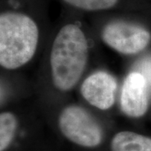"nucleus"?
Instances as JSON below:
<instances>
[{
	"label": "nucleus",
	"mask_w": 151,
	"mask_h": 151,
	"mask_svg": "<svg viewBox=\"0 0 151 151\" xmlns=\"http://www.w3.org/2000/svg\"><path fill=\"white\" fill-rule=\"evenodd\" d=\"M89 45L83 30L67 24L56 34L50 55L52 83L60 92H68L80 81L86 69Z\"/></svg>",
	"instance_id": "1"
},
{
	"label": "nucleus",
	"mask_w": 151,
	"mask_h": 151,
	"mask_svg": "<svg viewBox=\"0 0 151 151\" xmlns=\"http://www.w3.org/2000/svg\"><path fill=\"white\" fill-rule=\"evenodd\" d=\"M19 131V120L12 112L0 114V151H9L16 141Z\"/></svg>",
	"instance_id": "8"
},
{
	"label": "nucleus",
	"mask_w": 151,
	"mask_h": 151,
	"mask_svg": "<svg viewBox=\"0 0 151 151\" xmlns=\"http://www.w3.org/2000/svg\"><path fill=\"white\" fill-rule=\"evenodd\" d=\"M102 40L108 47L120 54H138L149 45L151 35L145 28L131 22L114 20L102 30Z\"/></svg>",
	"instance_id": "4"
},
{
	"label": "nucleus",
	"mask_w": 151,
	"mask_h": 151,
	"mask_svg": "<svg viewBox=\"0 0 151 151\" xmlns=\"http://www.w3.org/2000/svg\"><path fill=\"white\" fill-rule=\"evenodd\" d=\"M40 32L30 16L7 11L0 15V65L16 70L29 62L35 55Z\"/></svg>",
	"instance_id": "2"
},
{
	"label": "nucleus",
	"mask_w": 151,
	"mask_h": 151,
	"mask_svg": "<svg viewBox=\"0 0 151 151\" xmlns=\"http://www.w3.org/2000/svg\"><path fill=\"white\" fill-rule=\"evenodd\" d=\"M58 129L68 142L86 150H96L105 140L103 125L80 105L70 104L63 108L57 119Z\"/></svg>",
	"instance_id": "3"
},
{
	"label": "nucleus",
	"mask_w": 151,
	"mask_h": 151,
	"mask_svg": "<svg viewBox=\"0 0 151 151\" xmlns=\"http://www.w3.org/2000/svg\"><path fill=\"white\" fill-rule=\"evenodd\" d=\"M148 82L139 71H132L123 84L120 106L123 113L133 119L143 117L149 108Z\"/></svg>",
	"instance_id": "6"
},
{
	"label": "nucleus",
	"mask_w": 151,
	"mask_h": 151,
	"mask_svg": "<svg viewBox=\"0 0 151 151\" xmlns=\"http://www.w3.org/2000/svg\"><path fill=\"white\" fill-rule=\"evenodd\" d=\"M73 8L85 11H101L112 9L119 0H63Z\"/></svg>",
	"instance_id": "9"
},
{
	"label": "nucleus",
	"mask_w": 151,
	"mask_h": 151,
	"mask_svg": "<svg viewBox=\"0 0 151 151\" xmlns=\"http://www.w3.org/2000/svg\"><path fill=\"white\" fill-rule=\"evenodd\" d=\"M141 70L140 73L145 76L148 85L151 86V59H145L142 62Z\"/></svg>",
	"instance_id": "10"
},
{
	"label": "nucleus",
	"mask_w": 151,
	"mask_h": 151,
	"mask_svg": "<svg viewBox=\"0 0 151 151\" xmlns=\"http://www.w3.org/2000/svg\"><path fill=\"white\" fill-rule=\"evenodd\" d=\"M110 151H151V138L134 131L123 130L113 135Z\"/></svg>",
	"instance_id": "7"
},
{
	"label": "nucleus",
	"mask_w": 151,
	"mask_h": 151,
	"mask_svg": "<svg viewBox=\"0 0 151 151\" xmlns=\"http://www.w3.org/2000/svg\"><path fill=\"white\" fill-rule=\"evenodd\" d=\"M117 89V80L113 75L104 70H97L83 81L81 93L90 105L104 111L114 105Z\"/></svg>",
	"instance_id": "5"
}]
</instances>
